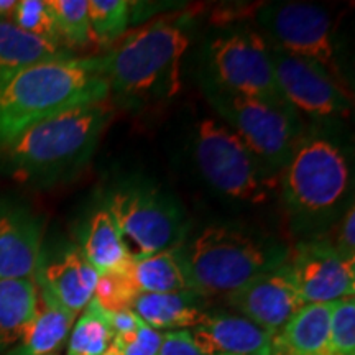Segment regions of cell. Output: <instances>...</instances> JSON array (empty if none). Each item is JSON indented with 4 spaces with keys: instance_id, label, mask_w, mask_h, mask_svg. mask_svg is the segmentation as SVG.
I'll return each instance as SVG.
<instances>
[{
    "instance_id": "cell-26",
    "label": "cell",
    "mask_w": 355,
    "mask_h": 355,
    "mask_svg": "<svg viewBox=\"0 0 355 355\" xmlns=\"http://www.w3.org/2000/svg\"><path fill=\"white\" fill-rule=\"evenodd\" d=\"M55 15L60 42L68 50L92 43L87 0H48Z\"/></svg>"
},
{
    "instance_id": "cell-7",
    "label": "cell",
    "mask_w": 355,
    "mask_h": 355,
    "mask_svg": "<svg viewBox=\"0 0 355 355\" xmlns=\"http://www.w3.org/2000/svg\"><path fill=\"white\" fill-rule=\"evenodd\" d=\"M194 157L207 183L237 201L260 204L279 189V175L270 171L224 122L216 119L198 123Z\"/></svg>"
},
{
    "instance_id": "cell-16",
    "label": "cell",
    "mask_w": 355,
    "mask_h": 355,
    "mask_svg": "<svg viewBox=\"0 0 355 355\" xmlns=\"http://www.w3.org/2000/svg\"><path fill=\"white\" fill-rule=\"evenodd\" d=\"M189 332L202 355H272V332L241 314L209 313Z\"/></svg>"
},
{
    "instance_id": "cell-1",
    "label": "cell",
    "mask_w": 355,
    "mask_h": 355,
    "mask_svg": "<svg viewBox=\"0 0 355 355\" xmlns=\"http://www.w3.org/2000/svg\"><path fill=\"white\" fill-rule=\"evenodd\" d=\"M112 115L110 97L53 115L0 150V173L35 186L76 176L94 155Z\"/></svg>"
},
{
    "instance_id": "cell-9",
    "label": "cell",
    "mask_w": 355,
    "mask_h": 355,
    "mask_svg": "<svg viewBox=\"0 0 355 355\" xmlns=\"http://www.w3.org/2000/svg\"><path fill=\"white\" fill-rule=\"evenodd\" d=\"M207 69L219 86L296 114L279 91L270 43L260 33L239 30L216 38L207 48Z\"/></svg>"
},
{
    "instance_id": "cell-32",
    "label": "cell",
    "mask_w": 355,
    "mask_h": 355,
    "mask_svg": "<svg viewBox=\"0 0 355 355\" xmlns=\"http://www.w3.org/2000/svg\"><path fill=\"white\" fill-rule=\"evenodd\" d=\"M332 242L336 243V247L339 248L344 255L355 259V207H354V202H350V206L345 209L343 222H340L337 241H332Z\"/></svg>"
},
{
    "instance_id": "cell-15",
    "label": "cell",
    "mask_w": 355,
    "mask_h": 355,
    "mask_svg": "<svg viewBox=\"0 0 355 355\" xmlns=\"http://www.w3.org/2000/svg\"><path fill=\"white\" fill-rule=\"evenodd\" d=\"M43 250V220L24 206L0 202V279L33 278Z\"/></svg>"
},
{
    "instance_id": "cell-20",
    "label": "cell",
    "mask_w": 355,
    "mask_h": 355,
    "mask_svg": "<svg viewBox=\"0 0 355 355\" xmlns=\"http://www.w3.org/2000/svg\"><path fill=\"white\" fill-rule=\"evenodd\" d=\"M38 308L40 295L33 278L0 279V355L20 343Z\"/></svg>"
},
{
    "instance_id": "cell-8",
    "label": "cell",
    "mask_w": 355,
    "mask_h": 355,
    "mask_svg": "<svg viewBox=\"0 0 355 355\" xmlns=\"http://www.w3.org/2000/svg\"><path fill=\"white\" fill-rule=\"evenodd\" d=\"M202 91L222 122L270 171L279 175L303 135L300 115L237 94L209 78L202 81Z\"/></svg>"
},
{
    "instance_id": "cell-11",
    "label": "cell",
    "mask_w": 355,
    "mask_h": 355,
    "mask_svg": "<svg viewBox=\"0 0 355 355\" xmlns=\"http://www.w3.org/2000/svg\"><path fill=\"white\" fill-rule=\"evenodd\" d=\"M275 76L288 104L316 121L349 117L352 104L347 89L313 61L270 44Z\"/></svg>"
},
{
    "instance_id": "cell-34",
    "label": "cell",
    "mask_w": 355,
    "mask_h": 355,
    "mask_svg": "<svg viewBox=\"0 0 355 355\" xmlns=\"http://www.w3.org/2000/svg\"><path fill=\"white\" fill-rule=\"evenodd\" d=\"M105 355H119V352L114 347H109V350H107V352H105Z\"/></svg>"
},
{
    "instance_id": "cell-18",
    "label": "cell",
    "mask_w": 355,
    "mask_h": 355,
    "mask_svg": "<svg viewBox=\"0 0 355 355\" xmlns=\"http://www.w3.org/2000/svg\"><path fill=\"white\" fill-rule=\"evenodd\" d=\"M133 313L155 331L193 329L207 318L206 298L194 291L145 293L135 300Z\"/></svg>"
},
{
    "instance_id": "cell-19",
    "label": "cell",
    "mask_w": 355,
    "mask_h": 355,
    "mask_svg": "<svg viewBox=\"0 0 355 355\" xmlns=\"http://www.w3.org/2000/svg\"><path fill=\"white\" fill-rule=\"evenodd\" d=\"M78 247L97 275L125 273L135 261L117 225L104 207L94 211L84 224Z\"/></svg>"
},
{
    "instance_id": "cell-14",
    "label": "cell",
    "mask_w": 355,
    "mask_h": 355,
    "mask_svg": "<svg viewBox=\"0 0 355 355\" xmlns=\"http://www.w3.org/2000/svg\"><path fill=\"white\" fill-rule=\"evenodd\" d=\"M33 279L40 295L78 316L94 298L99 275L78 245H66L51 254L42 250Z\"/></svg>"
},
{
    "instance_id": "cell-6",
    "label": "cell",
    "mask_w": 355,
    "mask_h": 355,
    "mask_svg": "<svg viewBox=\"0 0 355 355\" xmlns=\"http://www.w3.org/2000/svg\"><path fill=\"white\" fill-rule=\"evenodd\" d=\"M104 207L117 225L133 260L181 247L189 220L181 204L148 181L128 180L104 196Z\"/></svg>"
},
{
    "instance_id": "cell-13",
    "label": "cell",
    "mask_w": 355,
    "mask_h": 355,
    "mask_svg": "<svg viewBox=\"0 0 355 355\" xmlns=\"http://www.w3.org/2000/svg\"><path fill=\"white\" fill-rule=\"evenodd\" d=\"M225 303L275 336L304 306L290 263L252 278L227 296Z\"/></svg>"
},
{
    "instance_id": "cell-17",
    "label": "cell",
    "mask_w": 355,
    "mask_h": 355,
    "mask_svg": "<svg viewBox=\"0 0 355 355\" xmlns=\"http://www.w3.org/2000/svg\"><path fill=\"white\" fill-rule=\"evenodd\" d=\"M332 304L301 306L273 336L272 355H332L329 344Z\"/></svg>"
},
{
    "instance_id": "cell-22",
    "label": "cell",
    "mask_w": 355,
    "mask_h": 355,
    "mask_svg": "<svg viewBox=\"0 0 355 355\" xmlns=\"http://www.w3.org/2000/svg\"><path fill=\"white\" fill-rule=\"evenodd\" d=\"M61 43L25 32L10 19H0V68H20L73 58Z\"/></svg>"
},
{
    "instance_id": "cell-24",
    "label": "cell",
    "mask_w": 355,
    "mask_h": 355,
    "mask_svg": "<svg viewBox=\"0 0 355 355\" xmlns=\"http://www.w3.org/2000/svg\"><path fill=\"white\" fill-rule=\"evenodd\" d=\"M114 340L107 311L91 300L73 324L66 355H105Z\"/></svg>"
},
{
    "instance_id": "cell-29",
    "label": "cell",
    "mask_w": 355,
    "mask_h": 355,
    "mask_svg": "<svg viewBox=\"0 0 355 355\" xmlns=\"http://www.w3.org/2000/svg\"><path fill=\"white\" fill-rule=\"evenodd\" d=\"M329 344L332 355H355V300L334 301L331 313Z\"/></svg>"
},
{
    "instance_id": "cell-21",
    "label": "cell",
    "mask_w": 355,
    "mask_h": 355,
    "mask_svg": "<svg viewBox=\"0 0 355 355\" xmlns=\"http://www.w3.org/2000/svg\"><path fill=\"white\" fill-rule=\"evenodd\" d=\"M40 295V293H38ZM76 314L40 295L38 313L20 343L3 355H50L63 345Z\"/></svg>"
},
{
    "instance_id": "cell-33",
    "label": "cell",
    "mask_w": 355,
    "mask_h": 355,
    "mask_svg": "<svg viewBox=\"0 0 355 355\" xmlns=\"http://www.w3.org/2000/svg\"><path fill=\"white\" fill-rule=\"evenodd\" d=\"M15 0H0V19H7L15 7Z\"/></svg>"
},
{
    "instance_id": "cell-23",
    "label": "cell",
    "mask_w": 355,
    "mask_h": 355,
    "mask_svg": "<svg viewBox=\"0 0 355 355\" xmlns=\"http://www.w3.org/2000/svg\"><path fill=\"white\" fill-rule=\"evenodd\" d=\"M128 275L140 295L191 291L188 270H186L181 247L135 260L128 270Z\"/></svg>"
},
{
    "instance_id": "cell-12",
    "label": "cell",
    "mask_w": 355,
    "mask_h": 355,
    "mask_svg": "<svg viewBox=\"0 0 355 355\" xmlns=\"http://www.w3.org/2000/svg\"><path fill=\"white\" fill-rule=\"evenodd\" d=\"M304 304L334 303L355 293V259L344 255L329 237L296 243L288 259Z\"/></svg>"
},
{
    "instance_id": "cell-28",
    "label": "cell",
    "mask_w": 355,
    "mask_h": 355,
    "mask_svg": "<svg viewBox=\"0 0 355 355\" xmlns=\"http://www.w3.org/2000/svg\"><path fill=\"white\" fill-rule=\"evenodd\" d=\"M139 296L140 293L133 285L130 275L125 272L99 275L92 300H96L102 309L115 313V311L132 309Z\"/></svg>"
},
{
    "instance_id": "cell-27",
    "label": "cell",
    "mask_w": 355,
    "mask_h": 355,
    "mask_svg": "<svg viewBox=\"0 0 355 355\" xmlns=\"http://www.w3.org/2000/svg\"><path fill=\"white\" fill-rule=\"evenodd\" d=\"M8 19L35 37L61 43L58 37L55 15H53L48 0H20L15 3Z\"/></svg>"
},
{
    "instance_id": "cell-3",
    "label": "cell",
    "mask_w": 355,
    "mask_h": 355,
    "mask_svg": "<svg viewBox=\"0 0 355 355\" xmlns=\"http://www.w3.org/2000/svg\"><path fill=\"white\" fill-rule=\"evenodd\" d=\"M191 43L189 30L178 20L141 26L97 56L109 91L121 99H170L181 87V63Z\"/></svg>"
},
{
    "instance_id": "cell-10",
    "label": "cell",
    "mask_w": 355,
    "mask_h": 355,
    "mask_svg": "<svg viewBox=\"0 0 355 355\" xmlns=\"http://www.w3.org/2000/svg\"><path fill=\"white\" fill-rule=\"evenodd\" d=\"M257 21L272 46L313 61L347 89L340 73L332 20L322 7L304 2H278L260 7Z\"/></svg>"
},
{
    "instance_id": "cell-4",
    "label": "cell",
    "mask_w": 355,
    "mask_h": 355,
    "mask_svg": "<svg viewBox=\"0 0 355 355\" xmlns=\"http://www.w3.org/2000/svg\"><path fill=\"white\" fill-rule=\"evenodd\" d=\"M181 248L189 290L206 300L227 296L252 278L285 265L291 250L277 239L232 225H209Z\"/></svg>"
},
{
    "instance_id": "cell-31",
    "label": "cell",
    "mask_w": 355,
    "mask_h": 355,
    "mask_svg": "<svg viewBox=\"0 0 355 355\" xmlns=\"http://www.w3.org/2000/svg\"><path fill=\"white\" fill-rule=\"evenodd\" d=\"M158 355H202L189 331H168L163 334Z\"/></svg>"
},
{
    "instance_id": "cell-25",
    "label": "cell",
    "mask_w": 355,
    "mask_h": 355,
    "mask_svg": "<svg viewBox=\"0 0 355 355\" xmlns=\"http://www.w3.org/2000/svg\"><path fill=\"white\" fill-rule=\"evenodd\" d=\"M132 2L127 0H87L92 43L112 44L119 42L130 24Z\"/></svg>"
},
{
    "instance_id": "cell-5",
    "label": "cell",
    "mask_w": 355,
    "mask_h": 355,
    "mask_svg": "<svg viewBox=\"0 0 355 355\" xmlns=\"http://www.w3.org/2000/svg\"><path fill=\"white\" fill-rule=\"evenodd\" d=\"M350 184L349 162L340 146L322 135H301L279 173V191L300 227H316L334 216Z\"/></svg>"
},
{
    "instance_id": "cell-2",
    "label": "cell",
    "mask_w": 355,
    "mask_h": 355,
    "mask_svg": "<svg viewBox=\"0 0 355 355\" xmlns=\"http://www.w3.org/2000/svg\"><path fill=\"white\" fill-rule=\"evenodd\" d=\"M107 97L97 56L0 68V150L53 115Z\"/></svg>"
},
{
    "instance_id": "cell-30",
    "label": "cell",
    "mask_w": 355,
    "mask_h": 355,
    "mask_svg": "<svg viewBox=\"0 0 355 355\" xmlns=\"http://www.w3.org/2000/svg\"><path fill=\"white\" fill-rule=\"evenodd\" d=\"M163 334L152 329L141 321L130 334L114 337L110 347L117 350L119 355H158L162 347Z\"/></svg>"
},
{
    "instance_id": "cell-35",
    "label": "cell",
    "mask_w": 355,
    "mask_h": 355,
    "mask_svg": "<svg viewBox=\"0 0 355 355\" xmlns=\"http://www.w3.org/2000/svg\"><path fill=\"white\" fill-rule=\"evenodd\" d=\"M50 355H56V354H50Z\"/></svg>"
}]
</instances>
